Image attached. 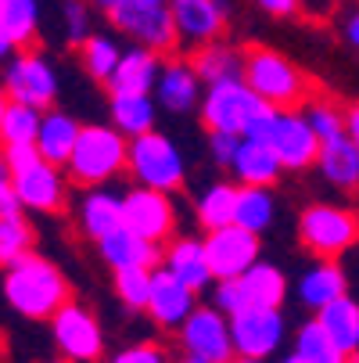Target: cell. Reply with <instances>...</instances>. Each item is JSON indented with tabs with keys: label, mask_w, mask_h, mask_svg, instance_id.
<instances>
[{
	"label": "cell",
	"mask_w": 359,
	"mask_h": 363,
	"mask_svg": "<svg viewBox=\"0 0 359 363\" xmlns=\"http://www.w3.org/2000/svg\"><path fill=\"white\" fill-rule=\"evenodd\" d=\"M0 69H4L0 79H4L11 101H25V105H36L43 112L55 108L62 83H58L55 62H50L47 55H40V50H33V47H18Z\"/></svg>",
	"instance_id": "cell-8"
},
{
	"label": "cell",
	"mask_w": 359,
	"mask_h": 363,
	"mask_svg": "<svg viewBox=\"0 0 359 363\" xmlns=\"http://www.w3.org/2000/svg\"><path fill=\"white\" fill-rule=\"evenodd\" d=\"M280 363H309V359H305L302 352H295V349H291V352H287V356H284Z\"/></svg>",
	"instance_id": "cell-51"
},
{
	"label": "cell",
	"mask_w": 359,
	"mask_h": 363,
	"mask_svg": "<svg viewBox=\"0 0 359 363\" xmlns=\"http://www.w3.org/2000/svg\"><path fill=\"white\" fill-rule=\"evenodd\" d=\"M205 252H209V263L216 281L223 277H241L251 263L263 259V234H255L241 223H227L216 230H205Z\"/></svg>",
	"instance_id": "cell-15"
},
{
	"label": "cell",
	"mask_w": 359,
	"mask_h": 363,
	"mask_svg": "<svg viewBox=\"0 0 359 363\" xmlns=\"http://www.w3.org/2000/svg\"><path fill=\"white\" fill-rule=\"evenodd\" d=\"M190 65L198 69V76L205 83H216L227 76H241L244 69V50H237L227 40H212V43H201L190 50Z\"/></svg>",
	"instance_id": "cell-29"
},
{
	"label": "cell",
	"mask_w": 359,
	"mask_h": 363,
	"mask_svg": "<svg viewBox=\"0 0 359 363\" xmlns=\"http://www.w3.org/2000/svg\"><path fill=\"white\" fill-rule=\"evenodd\" d=\"M194 306H198V291L159 263L155 277H151V298H147V317L155 320V328L176 335V328L194 313Z\"/></svg>",
	"instance_id": "cell-17"
},
{
	"label": "cell",
	"mask_w": 359,
	"mask_h": 363,
	"mask_svg": "<svg viewBox=\"0 0 359 363\" xmlns=\"http://www.w3.org/2000/svg\"><path fill=\"white\" fill-rule=\"evenodd\" d=\"M169 363H209V359H198V356H187V352H180V356H169Z\"/></svg>",
	"instance_id": "cell-50"
},
{
	"label": "cell",
	"mask_w": 359,
	"mask_h": 363,
	"mask_svg": "<svg viewBox=\"0 0 359 363\" xmlns=\"http://www.w3.org/2000/svg\"><path fill=\"white\" fill-rule=\"evenodd\" d=\"M176 342H180V352L209 359V363H230L237 356L234 335H230V317L223 309H216L212 302L194 306V313L176 328Z\"/></svg>",
	"instance_id": "cell-9"
},
{
	"label": "cell",
	"mask_w": 359,
	"mask_h": 363,
	"mask_svg": "<svg viewBox=\"0 0 359 363\" xmlns=\"http://www.w3.org/2000/svg\"><path fill=\"white\" fill-rule=\"evenodd\" d=\"M237 191H241L237 180H216V184L205 187V194L194 201V220L201 223V230H216V227L234 223Z\"/></svg>",
	"instance_id": "cell-28"
},
{
	"label": "cell",
	"mask_w": 359,
	"mask_h": 363,
	"mask_svg": "<svg viewBox=\"0 0 359 363\" xmlns=\"http://www.w3.org/2000/svg\"><path fill=\"white\" fill-rule=\"evenodd\" d=\"M162 65H166L162 50L144 47V43L126 47L115 72H112V79H108V94H155Z\"/></svg>",
	"instance_id": "cell-19"
},
{
	"label": "cell",
	"mask_w": 359,
	"mask_h": 363,
	"mask_svg": "<svg viewBox=\"0 0 359 363\" xmlns=\"http://www.w3.org/2000/svg\"><path fill=\"white\" fill-rule=\"evenodd\" d=\"M90 0H62V26H65V40L72 47H79L93 29H90Z\"/></svg>",
	"instance_id": "cell-40"
},
{
	"label": "cell",
	"mask_w": 359,
	"mask_h": 363,
	"mask_svg": "<svg viewBox=\"0 0 359 363\" xmlns=\"http://www.w3.org/2000/svg\"><path fill=\"white\" fill-rule=\"evenodd\" d=\"M15 50H18V43L11 40V33L4 29V22H0V65H4V62L15 55Z\"/></svg>",
	"instance_id": "cell-48"
},
{
	"label": "cell",
	"mask_w": 359,
	"mask_h": 363,
	"mask_svg": "<svg viewBox=\"0 0 359 363\" xmlns=\"http://www.w3.org/2000/svg\"><path fill=\"white\" fill-rule=\"evenodd\" d=\"M201 94H205V79L198 76L190 58H166L159 86H155L159 105L173 116H190L201 105Z\"/></svg>",
	"instance_id": "cell-18"
},
{
	"label": "cell",
	"mask_w": 359,
	"mask_h": 363,
	"mask_svg": "<svg viewBox=\"0 0 359 363\" xmlns=\"http://www.w3.org/2000/svg\"><path fill=\"white\" fill-rule=\"evenodd\" d=\"M151 277H155V270H147V267H122V270H112V291H115V298H119L126 309H133V313H147Z\"/></svg>",
	"instance_id": "cell-36"
},
{
	"label": "cell",
	"mask_w": 359,
	"mask_h": 363,
	"mask_svg": "<svg viewBox=\"0 0 359 363\" xmlns=\"http://www.w3.org/2000/svg\"><path fill=\"white\" fill-rule=\"evenodd\" d=\"M345 133L359 144V101H352V105L345 108Z\"/></svg>",
	"instance_id": "cell-47"
},
{
	"label": "cell",
	"mask_w": 359,
	"mask_h": 363,
	"mask_svg": "<svg viewBox=\"0 0 359 363\" xmlns=\"http://www.w3.org/2000/svg\"><path fill=\"white\" fill-rule=\"evenodd\" d=\"M209 291H212V298H209V302H212L216 309H223L227 317H234L237 309L251 306V302H248V295H244V284H241V277H223V281H216Z\"/></svg>",
	"instance_id": "cell-41"
},
{
	"label": "cell",
	"mask_w": 359,
	"mask_h": 363,
	"mask_svg": "<svg viewBox=\"0 0 359 363\" xmlns=\"http://www.w3.org/2000/svg\"><path fill=\"white\" fill-rule=\"evenodd\" d=\"M50 363H72V359H50Z\"/></svg>",
	"instance_id": "cell-55"
},
{
	"label": "cell",
	"mask_w": 359,
	"mask_h": 363,
	"mask_svg": "<svg viewBox=\"0 0 359 363\" xmlns=\"http://www.w3.org/2000/svg\"><path fill=\"white\" fill-rule=\"evenodd\" d=\"M122 43L115 33H90L83 43H79V62H83V72L93 79V83H105L112 79L119 58H122Z\"/></svg>",
	"instance_id": "cell-30"
},
{
	"label": "cell",
	"mask_w": 359,
	"mask_h": 363,
	"mask_svg": "<svg viewBox=\"0 0 359 363\" xmlns=\"http://www.w3.org/2000/svg\"><path fill=\"white\" fill-rule=\"evenodd\" d=\"M234 180L237 184H248V187H277V180L287 173L284 162L277 159V151L270 147V140H255V137H244L241 140V151L230 166Z\"/></svg>",
	"instance_id": "cell-22"
},
{
	"label": "cell",
	"mask_w": 359,
	"mask_h": 363,
	"mask_svg": "<svg viewBox=\"0 0 359 363\" xmlns=\"http://www.w3.org/2000/svg\"><path fill=\"white\" fill-rule=\"evenodd\" d=\"M0 22L18 47H33V40L40 36V0H4Z\"/></svg>",
	"instance_id": "cell-37"
},
{
	"label": "cell",
	"mask_w": 359,
	"mask_h": 363,
	"mask_svg": "<svg viewBox=\"0 0 359 363\" xmlns=\"http://www.w3.org/2000/svg\"><path fill=\"white\" fill-rule=\"evenodd\" d=\"M327 331H331V338L345 349V352H355L359 349V302L345 291V295H338L334 302H327L320 313H313Z\"/></svg>",
	"instance_id": "cell-32"
},
{
	"label": "cell",
	"mask_w": 359,
	"mask_h": 363,
	"mask_svg": "<svg viewBox=\"0 0 359 363\" xmlns=\"http://www.w3.org/2000/svg\"><path fill=\"white\" fill-rule=\"evenodd\" d=\"M97 252H101V259H105L112 270H122V267H147V270H155L162 263V245L140 238L126 223L101 238L97 241Z\"/></svg>",
	"instance_id": "cell-21"
},
{
	"label": "cell",
	"mask_w": 359,
	"mask_h": 363,
	"mask_svg": "<svg viewBox=\"0 0 359 363\" xmlns=\"http://www.w3.org/2000/svg\"><path fill=\"white\" fill-rule=\"evenodd\" d=\"M25 213V205L15 191V173L4 159V151H0V216H22Z\"/></svg>",
	"instance_id": "cell-44"
},
{
	"label": "cell",
	"mask_w": 359,
	"mask_h": 363,
	"mask_svg": "<svg viewBox=\"0 0 359 363\" xmlns=\"http://www.w3.org/2000/svg\"><path fill=\"white\" fill-rule=\"evenodd\" d=\"M266 15H273V18H291V15H298V8H302V0H255Z\"/></svg>",
	"instance_id": "cell-45"
},
{
	"label": "cell",
	"mask_w": 359,
	"mask_h": 363,
	"mask_svg": "<svg viewBox=\"0 0 359 363\" xmlns=\"http://www.w3.org/2000/svg\"><path fill=\"white\" fill-rule=\"evenodd\" d=\"M69 173L65 166H55L47 159H36L22 169H15V191L29 213L40 216H62L69 209Z\"/></svg>",
	"instance_id": "cell-14"
},
{
	"label": "cell",
	"mask_w": 359,
	"mask_h": 363,
	"mask_svg": "<svg viewBox=\"0 0 359 363\" xmlns=\"http://www.w3.org/2000/svg\"><path fill=\"white\" fill-rule=\"evenodd\" d=\"M241 133H230V130H209V159L223 169L234 166L237 159V151H241Z\"/></svg>",
	"instance_id": "cell-42"
},
{
	"label": "cell",
	"mask_w": 359,
	"mask_h": 363,
	"mask_svg": "<svg viewBox=\"0 0 359 363\" xmlns=\"http://www.w3.org/2000/svg\"><path fill=\"white\" fill-rule=\"evenodd\" d=\"M126 173L144 187L169 191V194L183 191V184H187L183 151L162 130H147L140 137H130V169Z\"/></svg>",
	"instance_id": "cell-6"
},
{
	"label": "cell",
	"mask_w": 359,
	"mask_h": 363,
	"mask_svg": "<svg viewBox=\"0 0 359 363\" xmlns=\"http://www.w3.org/2000/svg\"><path fill=\"white\" fill-rule=\"evenodd\" d=\"M180 47L194 50L201 43L223 40L230 26V0H169Z\"/></svg>",
	"instance_id": "cell-16"
},
{
	"label": "cell",
	"mask_w": 359,
	"mask_h": 363,
	"mask_svg": "<svg viewBox=\"0 0 359 363\" xmlns=\"http://www.w3.org/2000/svg\"><path fill=\"white\" fill-rule=\"evenodd\" d=\"M108 123L126 137H140L155 130L159 123V101L155 94H108Z\"/></svg>",
	"instance_id": "cell-27"
},
{
	"label": "cell",
	"mask_w": 359,
	"mask_h": 363,
	"mask_svg": "<svg viewBox=\"0 0 359 363\" xmlns=\"http://www.w3.org/2000/svg\"><path fill=\"white\" fill-rule=\"evenodd\" d=\"M277 216V198H273V187H248L241 184L237 191V213H234V223L263 234Z\"/></svg>",
	"instance_id": "cell-33"
},
{
	"label": "cell",
	"mask_w": 359,
	"mask_h": 363,
	"mask_svg": "<svg viewBox=\"0 0 359 363\" xmlns=\"http://www.w3.org/2000/svg\"><path fill=\"white\" fill-rule=\"evenodd\" d=\"M40 123H43V108L25 105V101H11L8 112H4V123H0V147H8V144H36Z\"/></svg>",
	"instance_id": "cell-35"
},
{
	"label": "cell",
	"mask_w": 359,
	"mask_h": 363,
	"mask_svg": "<svg viewBox=\"0 0 359 363\" xmlns=\"http://www.w3.org/2000/svg\"><path fill=\"white\" fill-rule=\"evenodd\" d=\"M295 352H302L309 363H345L348 359V352L331 338V331L317 317H309L295 331Z\"/></svg>",
	"instance_id": "cell-34"
},
{
	"label": "cell",
	"mask_w": 359,
	"mask_h": 363,
	"mask_svg": "<svg viewBox=\"0 0 359 363\" xmlns=\"http://www.w3.org/2000/svg\"><path fill=\"white\" fill-rule=\"evenodd\" d=\"M244 83L259 94L263 101H270L273 108H302L313 94V83L287 55L263 43L244 47V69H241Z\"/></svg>",
	"instance_id": "cell-4"
},
{
	"label": "cell",
	"mask_w": 359,
	"mask_h": 363,
	"mask_svg": "<svg viewBox=\"0 0 359 363\" xmlns=\"http://www.w3.org/2000/svg\"><path fill=\"white\" fill-rule=\"evenodd\" d=\"M79 130H83V123H76V116H69L62 108H47L43 123H40V133H36L40 155L55 166H65L72 159V151H76Z\"/></svg>",
	"instance_id": "cell-26"
},
{
	"label": "cell",
	"mask_w": 359,
	"mask_h": 363,
	"mask_svg": "<svg viewBox=\"0 0 359 363\" xmlns=\"http://www.w3.org/2000/svg\"><path fill=\"white\" fill-rule=\"evenodd\" d=\"M8 105H11V94H8L4 79H0V123H4V112H8Z\"/></svg>",
	"instance_id": "cell-49"
},
{
	"label": "cell",
	"mask_w": 359,
	"mask_h": 363,
	"mask_svg": "<svg viewBox=\"0 0 359 363\" xmlns=\"http://www.w3.org/2000/svg\"><path fill=\"white\" fill-rule=\"evenodd\" d=\"M345 363H359V349H355V352H348V359H345Z\"/></svg>",
	"instance_id": "cell-54"
},
{
	"label": "cell",
	"mask_w": 359,
	"mask_h": 363,
	"mask_svg": "<svg viewBox=\"0 0 359 363\" xmlns=\"http://www.w3.org/2000/svg\"><path fill=\"white\" fill-rule=\"evenodd\" d=\"M4 298L25 320H50L72 298V284L62 267L29 252L4 270Z\"/></svg>",
	"instance_id": "cell-2"
},
{
	"label": "cell",
	"mask_w": 359,
	"mask_h": 363,
	"mask_svg": "<svg viewBox=\"0 0 359 363\" xmlns=\"http://www.w3.org/2000/svg\"><path fill=\"white\" fill-rule=\"evenodd\" d=\"M130 169V137L112 123H86L79 130L76 151L65 162L72 187H105Z\"/></svg>",
	"instance_id": "cell-3"
},
{
	"label": "cell",
	"mask_w": 359,
	"mask_h": 363,
	"mask_svg": "<svg viewBox=\"0 0 359 363\" xmlns=\"http://www.w3.org/2000/svg\"><path fill=\"white\" fill-rule=\"evenodd\" d=\"M198 116H201L205 130H230V133H241V137L266 140L270 126L277 119V108L255 94L244 83V76H227V79H216V83H205Z\"/></svg>",
	"instance_id": "cell-1"
},
{
	"label": "cell",
	"mask_w": 359,
	"mask_h": 363,
	"mask_svg": "<svg viewBox=\"0 0 359 363\" xmlns=\"http://www.w3.org/2000/svg\"><path fill=\"white\" fill-rule=\"evenodd\" d=\"M234 352L251 359H270L287 338V320L280 306H244L230 317Z\"/></svg>",
	"instance_id": "cell-10"
},
{
	"label": "cell",
	"mask_w": 359,
	"mask_h": 363,
	"mask_svg": "<svg viewBox=\"0 0 359 363\" xmlns=\"http://www.w3.org/2000/svg\"><path fill=\"white\" fill-rule=\"evenodd\" d=\"M79 227L93 245L122 227V194H112L108 187H86L79 198Z\"/></svg>",
	"instance_id": "cell-24"
},
{
	"label": "cell",
	"mask_w": 359,
	"mask_h": 363,
	"mask_svg": "<svg viewBox=\"0 0 359 363\" xmlns=\"http://www.w3.org/2000/svg\"><path fill=\"white\" fill-rule=\"evenodd\" d=\"M341 36H345V43H348L352 50H359V4L345 15V22H341Z\"/></svg>",
	"instance_id": "cell-46"
},
{
	"label": "cell",
	"mask_w": 359,
	"mask_h": 363,
	"mask_svg": "<svg viewBox=\"0 0 359 363\" xmlns=\"http://www.w3.org/2000/svg\"><path fill=\"white\" fill-rule=\"evenodd\" d=\"M302 112L313 123V130L320 133V140H331V137L345 133V108L334 105V101H327V97H309L302 105Z\"/></svg>",
	"instance_id": "cell-39"
},
{
	"label": "cell",
	"mask_w": 359,
	"mask_h": 363,
	"mask_svg": "<svg viewBox=\"0 0 359 363\" xmlns=\"http://www.w3.org/2000/svg\"><path fill=\"white\" fill-rule=\"evenodd\" d=\"M270 147L277 151V159L284 162L287 173H302V169H313L320 159V133L313 130V123L305 119L302 108H277V119L270 126Z\"/></svg>",
	"instance_id": "cell-13"
},
{
	"label": "cell",
	"mask_w": 359,
	"mask_h": 363,
	"mask_svg": "<svg viewBox=\"0 0 359 363\" xmlns=\"http://www.w3.org/2000/svg\"><path fill=\"white\" fill-rule=\"evenodd\" d=\"M47 324H50V338H55V345L65 359L97 363L101 356H105V328H101V320L86 306L69 298Z\"/></svg>",
	"instance_id": "cell-11"
},
{
	"label": "cell",
	"mask_w": 359,
	"mask_h": 363,
	"mask_svg": "<svg viewBox=\"0 0 359 363\" xmlns=\"http://www.w3.org/2000/svg\"><path fill=\"white\" fill-rule=\"evenodd\" d=\"M298 241L313 259H341L359 245V213L334 201L305 205L298 216Z\"/></svg>",
	"instance_id": "cell-5"
},
{
	"label": "cell",
	"mask_w": 359,
	"mask_h": 363,
	"mask_svg": "<svg viewBox=\"0 0 359 363\" xmlns=\"http://www.w3.org/2000/svg\"><path fill=\"white\" fill-rule=\"evenodd\" d=\"M241 284H244V295L251 306H284L287 298V274L277 267V263H251L244 274H241Z\"/></svg>",
	"instance_id": "cell-31"
},
{
	"label": "cell",
	"mask_w": 359,
	"mask_h": 363,
	"mask_svg": "<svg viewBox=\"0 0 359 363\" xmlns=\"http://www.w3.org/2000/svg\"><path fill=\"white\" fill-rule=\"evenodd\" d=\"M108 363H169V352L159 342H133V345L112 352Z\"/></svg>",
	"instance_id": "cell-43"
},
{
	"label": "cell",
	"mask_w": 359,
	"mask_h": 363,
	"mask_svg": "<svg viewBox=\"0 0 359 363\" xmlns=\"http://www.w3.org/2000/svg\"><path fill=\"white\" fill-rule=\"evenodd\" d=\"M176 205L169 191H155V187H130L122 194V223L130 230H137L140 238L155 241V245H169L176 238Z\"/></svg>",
	"instance_id": "cell-12"
},
{
	"label": "cell",
	"mask_w": 359,
	"mask_h": 363,
	"mask_svg": "<svg viewBox=\"0 0 359 363\" xmlns=\"http://www.w3.org/2000/svg\"><path fill=\"white\" fill-rule=\"evenodd\" d=\"M162 267L173 270L180 281H187L198 295L209 291V288L216 284V274H212L209 252H205V241H201V238L176 234V238L162 248Z\"/></svg>",
	"instance_id": "cell-20"
},
{
	"label": "cell",
	"mask_w": 359,
	"mask_h": 363,
	"mask_svg": "<svg viewBox=\"0 0 359 363\" xmlns=\"http://www.w3.org/2000/svg\"><path fill=\"white\" fill-rule=\"evenodd\" d=\"M33 241H36V234H33L25 213L22 216H0V270H8L22 255H29Z\"/></svg>",
	"instance_id": "cell-38"
},
{
	"label": "cell",
	"mask_w": 359,
	"mask_h": 363,
	"mask_svg": "<svg viewBox=\"0 0 359 363\" xmlns=\"http://www.w3.org/2000/svg\"><path fill=\"white\" fill-rule=\"evenodd\" d=\"M345 291H348V277L338 259H317V267H309L298 281V302L309 313H320L327 302H334Z\"/></svg>",
	"instance_id": "cell-23"
},
{
	"label": "cell",
	"mask_w": 359,
	"mask_h": 363,
	"mask_svg": "<svg viewBox=\"0 0 359 363\" xmlns=\"http://www.w3.org/2000/svg\"><path fill=\"white\" fill-rule=\"evenodd\" d=\"M230 363H266V359H251V356H234Z\"/></svg>",
	"instance_id": "cell-53"
},
{
	"label": "cell",
	"mask_w": 359,
	"mask_h": 363,
	"mask_svg": "<svg viewBox=\"0 0 359 363\" xmlns=\"http://www.w3.org/2000/svg\"><path fill=\"white\" fill-rule=\"evenodd\" d=\"M105 15H108L112 29L119 36H126L130 43L155 47L162 55H173L180 47L169 0H112V8Z\"/></svg>",
	"instance_id": "cell-7"
},
{
	"label": "cell",
	"mask_w": 359,
	"mask_h": 363,
	"mask_svg": "<svg viewBox=\"0 0 359 363\" xmlns=\"http://www.w3.org/2000/svg\"><path fill=\"white\" fill-rule=\"evenodd\" d=\"M0 4H4V0H0Z\"/></svg>",
	"instance_id": "cell-56"
},
{
	"label": "cell",
	"mask_w": 359,
	"mask_h": 363,
	"mask_svg": "<svg viewBox=\"0 0 359 363\" xmlns=\"http://www.w3.org/2000/svg\"><path fill=\"white\" fill-rule=\"evenodd\" d=\"M90 4H93L97 11H108V8H112V0H90Z\"/></svg>",
	"instance_id": "cell-52"
},
{
	"label": "cell",
	"mask_w": 359,
	"mask_h": 363,
	"mask_svg": "<svg viewBox=\"0 0 359 363\" xmlns=\"http://www.w3.org/2000/svg\"><path fill=\"white\" fill-rule=\"evenodd\" d=\"M317 169L324 173L327 184H334L341 191H359V144L348 133H338V137L324 140Z\"/></svg>",
	"instance_id": "cell-25"
}]
</instances>
